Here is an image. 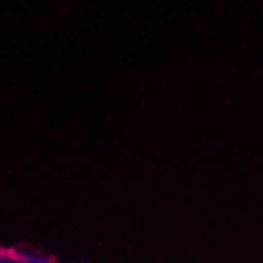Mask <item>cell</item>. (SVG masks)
Wrapping results in <instances>:
<instances>
[]
</instances>
